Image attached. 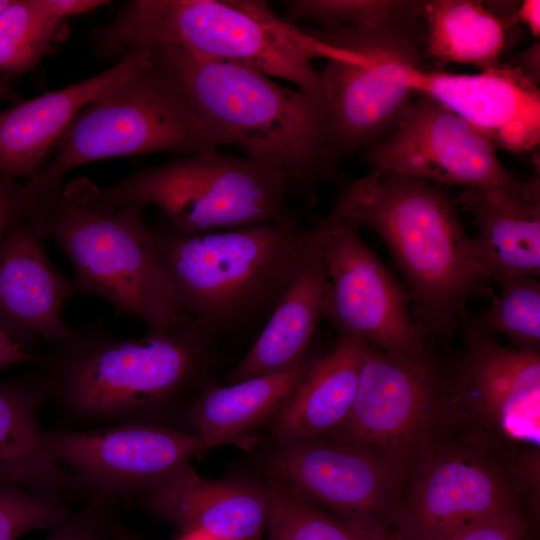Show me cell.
I'll use <instances>...</instances> for the list:
<instances>
[{
	"label": "cell",
	"mask_w": 540,
	"mask_h": 540,
	"mask_svg": "<svg viewBox=\"0 0 540 540\" xmlns=\"http://www.w3.org/2000/svg\"><path fill=\"white\" fill-rule=\"evenodd\" d=\"M500 293L480 315L478 325L490 335L503 334L521 350H535L540 342V283L535 276L496 281Z\"/></svg>",
	"instance_id": "obj_29"
},
{
	"label": "cell",
	"mask_w": 540,
	"mask_h": 540,
	"mask_svg": "<svg viewBox=\"0 0 540 540\" xmlns=\"http://www.w3.org/2000/svg\"><path fill=\"white\" fill-rule=\"evenodd\" d=\"M314 358L294 367L223 387H209L187 408L186 420L207 449L232 443L279 411Z\"/></svg>",
	"instance_id": "obj_25"
},
{
	"label": "cell",
	"mask_w": 540,
	"mask_h": 540,
	"mask_svg": "<svg viewBox=\"0 0 540 540\" xmlns=\"http://www.w3.org/2000/svg\"><path fill=\"white\" fill-rule=\"evenodd\" d=\"M131 502L179 527L228 540H262L269 501L265 485L245 479L210 480L190 462Z\"/></svg>",
	"instance_id": "obj_18"
},
{
	"label": "cell",
	"mask_w": 540,
	"mask_h": 540,
	"mask_svg": "<svg viewBox=\"0 0 540 540\" xmlns=\"http://www.w3.org/2000/svg\"><path fill=\"white\" fill-rule=\"evenodd\" d=\"M150 62L148 52H134L97 75L0 111V172L15 180L37 177L75 116Z\"/></svg>",
	"instance_id": "obj_19"
},
{
	"label": "cell",
	"mask_w": 540,
	"mask_h": 540,
	"mask_svg": "<svg viewBox=\"0 0 540 540\" xmlns=\"http://www.w3.org/2000/svg\"><path fill=\"white\" fill-rule=\"evenodd\" d=\"M49 9L59 17L65 19L70 15L90 12L109 3L104 0H45Z\"/></svg>",
	"instance_id": "obj_36"
},
{
	"label": "cell",
	"mask_w": 540,
	"mask_h": 540,
	"mask_svg": "<svg viewBox=\"0 0 540 540\" xmlns=\"http://www.w3.org/2000/svg\"><path fill=\"white\" fill-rule=\"evenodd\" d=\"M100 60L174 48L241 63L323 98L313 58L356 60L358 54L329 45L257 0H133L91 34Z\"/></svg>",
	"instance_id": "obj_4"
},
{
	"label": "cell",
	"mask_w": 540,
	"mask_h": 540,
	"mask_svg": "<svg viewBox=\"0 0 540 540\" xmlns=\"http://www.w3.org/2000/svg\"><path fill=\"white\" fill-rule=\"evenodd\" d=\"M225 144L151 60L85 106L53 145V158L24 184L32 199L61 187L68 172L90 162L155 152L180 157Z\"/></svg>",
	"instance_id": "obj_8"
},
{
	"label": "cell",
	"mask_w": 540,
	"mask_h": 540,
	"mask_svg": "<svg viewBox=\"0 0 540 540\" xmlns=\"http://www.w3.org/2000/svg\"><path fill=\"white\" fill-rule=\"evenodd\" d=\"M517 20L523 22L531 34L539 39L540 35V1L525 0L516 10Z\"/></svg>",
	"instance_id": "obj_37"
},
{
	"label": "cell",
	"mask_w": 540,
	"mask_h": 540,
	"mask_svg": "<svg viewBox=\"0 0 540 540\" xmlns=\"http://www.w3.org/2000/svg\"><path fill=\"white\" fill-rule=\"evenodd\" d=\"M144 209L89 207L61 186L35 197L26 219L70 259L77 294L96 295L117 315L140 319L148 335L165 336L190 316L161 264Z\"/></svg>",
	"instance_id": "obj_6"
},
{
	"label": "cell",
	"mask_w": 540,
	"mask_h": 540,
	"mask_svg": "<svg viewBox=\"0 0 540 540\" xmlns=\"http://www.w3.org/2000/svg\"><path fill=\"white\" fill-rule=\"evenodd\" d=\"M112 540H142L118 518L113 527Z\"/></svg>",
	"instance_id": "obj_40"
},
{
	"label": "cell",
	"mask_w": 540,
	"mask_h": 540,
	"mask_svg": "<svg viewBox=\"0 0 540 540\" xmlns=\"http://www.w3.org/2000/svg\"><path fill=\"white\" fill-rule=\"evenodd\" d=\"M329 284L324 317L339 332L398 356L420 355L426 339L410 295L364 242L359 227L330 212L318 222Z\"/></svg>",
	"instance_id": "obj_11"
},
{
	"label": "cell",
	"mask_w": 540,
	"mask_h": 540,
	"mask_svg": "<svg viewBox=\"0 0 540 540\" xmlns=\"http://www.w3.org/2000/svg\"><path fill=\"white\" fill-rule=\"evenodd\" d=\"M411 102L395 127L365 149L372 171L388 170L435 184L540 198L539 178L519 180L496 146L462 117L424 96Z\"/></svg>",
	"instance_id": "obj_10"
},
{
	"label": "cell",
	"mask_w": 540,
	"mask_h": 540,
	"mask_svg": "<svg viewBox=\"0 0 540 540\" xmlns=\"http://www.w3.org/2000/svg\"><path fill=\"white\" fill-rule=\"evenodd\" d=\"M161 264L187 315L215 334L264 326L322 248L319 223H261L194 235L153 228Z\"/></svg>",
	"instance_id": "obj_5"
},
{
	"label": "cell",
	"mask_w": 540,
	"mask_h": 540,
	"mask_svg": "<svg viewBox=\"0 0 540 540\" xmlns=\"http://www.w3.org/2000/svg\"><path fill=\"white\" fill-rule=\"evenodd\" d=\"M420 20L416 15L374 28L306 29L329 45L363 55L329 60L319 71L337 162L386 136L416 96L409 69L422 66Z\"/></svg>",
	"instance_id": "obj_9"
},
{
	"label": "cell",
	"mask_w": 540,
	"mask_h": 540,
	"mask_svg": "<svg viewBox=\"0 0 540 540\" xmlns=\"http://www.w3.org/2000/svg\"><path fill=\"white\" fill-rule=\"evenodd\" d=\"M218 337L191 316L165 336L137 339L113 337L97 319L48 344L34 368L47 402L76 423L160 426L164 413L209 388L203 385Z\"/></svg>",
	"instance_id": "obj_1"
},
{
	"label": "cell",
	"mask_w": 540,
	"mask_h": 540,
	"mask_svg": "<svg viewBox=\"0 0 540 540\" xmlns=\"http://www.w3.org/2000/svg\"><path fill=\"white\" fill-rule=\"evenodd\" d=\"M117 502L89 495L85 503L43 540H112Z\"/></svg>",
	"instance_id": "obj_32"
},
{
	"label": "cell",
	"mask_w": 540,
	"mask_h": 540,
	"mask_svg": "<svg viewBox=\"0 0 540 540\" xmlns=\"http://www.w3.org/2000/svg\"><path fill=\"white\" fill-rule=\"evenodd\" d=\"M367 345L358 336L339 332L332 350L314 360L274 416L280 444L319 438L341 426L355 399Z\"/></svg>",
	"instance_id": "obj_22"
},
{
	"label": "cell",
	"mask_w": 540,
	"mask_h": 540,
	"mask_svg": "<svg viewBox=\"0 0 540 540\" xmlns=\"http://www.w3.org/2000/svg\"><path fill=\"white\" fill-rule=\"evenodd\" d=\"M29 207L25 185L0 172V242L13 224L26 219Z\"/></svg>",
	"instance_id": "obj_34"
},
{
	"label": "cell",
	"mask_w": 540,
	"mask_h": 540,
	"mask_svg": "<svg viewBox=\"0 0 540 540\" xmlns=\"http://www.w3.org/2000/svg\"><path fill=\"white\" fill-rule=\"evenodd\" d=\"M21 101L22 97L12 86L11 79L0 74V102H13L17 104Z\"/></svg>",
	"instance_id": "obj_39"
},
{
	"label": "cell",
	"mask_w": 540,
	"mask_h": 540,
	"mask_svg": "<svg viewBox=\"0 0 540 540\" xmlns=\"http://www.w3.org/2000/svg\"><path fill=\"white\" fill-rule=\"evenodd\" d=\"M148 53L226 144L278 169L290 192L311 198L334 177L324 98L282 86L245 64L174 48Z\"/></svg>",
	"instance_id": "obj_3"
},
{
	"label": "cell",
	"mask_w": 540,
	"mask_h": 540,
	"mask_svg": "<svg viewBox=\"0 0 540 540\" xmlns=\"http://www.w3.org/2000/svg\"><path fill=\"white\" fill-rule=\"evenodd\" d=\"M10 2L11 0H0V12L4 10Z\"/></svg>",
	"instance_id": "obj_42"
},
{
	"label": "cell",
	"mask_w": 540,
	"mask_h": 540,
	"mask_svg": "<svg viewBox=\"0 0 540 540\" xmlns=\"http://www.w3.org/2000/svg\"><path fill=\"white\" fill-rule=\"evenodd\" d=\"M286 19L310 20L321 28H374L422 12L423 1L402 0H292L285 3Z\"/></svg>",
	"instance_id": "obj_30"
},
{
	"label": "cell",
	"mask_w": 540,
	"mask_h": 540,
	"mask_svg": "<svg viewBox=\"0 0 540 540\" xmlns=\"http://www.w3.org/2000/svg\"><path fill=\"white\" fill-rule=\"evenodd\" d=\"M265 540H403L373 517H333L294 488L270 479Z\"/></svg>",
	"instance_id": "obj_27"
},
{
	"label": "cell",
	"mask_w": 540,
	"mask_h": 540,
	"mask_svg": "<svg viewBox=\"0 0 540 540\" xmlns=\"http://www.w3.org/2000/svg\"><path fill=\"white\" fill-rule=\"evenodd\" d=\"M65 191L98 209L154 205L172 231L194 235L261 223H298L278 169L217 150L177 157L104 188L75 183Z\"/></svg>",
	"instance_id": "obj_7"
},
{
	"label": "cell",
	"mask_w": 540,
	"mask_h": 540,
	"mask_svg": "<svg viewBox=\"0 0 540 540\" xmlns=\"http://www.w3.org/2000/svg\"><path fill=\"white\" fill-rule=\"evenodd\" d=\"M272 478L342 517H373L384 510L397 473L372 452L340 440L283 443L271 455Z\"/></svg>",
	"instance_id": "obj_15"
},
{
	"label": "cell",
	"mask_w": 540,
	"mask_h": 540,
	"mask_svg": "<svg viewBox=\"0 0 540 540\" xmlns=\"http://www.w3.org/2000/svg\"><path fill=\"white\" fill-rule=\"evenodd\" d=\"M67 498L0 485V540H18L33 530H53L73 512Z\"/></svg>",
	"instance_id": "obj_31"
},
{
	"label": "cell",
	"mask_w": 540,
	"mask_h": 540,
	"mask_svg": "<svg viewBox=\"0 0 540 540\" xmlns=\"http://www.w3.org/2000/svg\"><path fill=\"white\" fill-rule=\"evenodd\" d=\"M464 355L456 392L488 413L512 439L538 443L540 434V358L535 350L497 343L465 310L459 318Z\"/></svg>",
	"instance_id": "obj_16"
},
{
	"label": "cell",
	"mask_w": 540,
	"mask_h": 540,
	"mask_svg": "<svg viewBox=\"0 0 540 540\" xmlns=\"http://www.w3.org/2000/svg\"><path fill=\"white\" fill-rule=\"evenodd\" d=\"M410 87L450 109L496 148L513 153L536 149L540 142V92L537 84L512 64L479 74L409 69Z\"/></svg>",
	"instance_id": "obj_14"
},
{
	"label": "cell",
	"mask_w": 540,
	"mask_h": 540,
	"mask_svg": "<svg viewBox=\"0 0 540 540\" xmlns=\"http://www.w3.org/2000/svg\"><path fill=\"white\" fill-rule=\"evenodd\" d=\"M329 284L321 250L303 267L265 322L241 362L225 377L228 384L286 371L306 355L324 317Z\"/></svg>",
	"instance_id": "obj_23"
},
{
	"label": "cell",
	"mask_w": 540,
	"mask_h": 540,
	"mask_svg": "<svg viewBox=\"0 0 540 540\" xmlns=\"http://www.w3.org/2000/svg\"><path fill=\"white\" fill-rule=\"evenodd\" d=\"M510 508L507 491L494 471L470 456L449 455L418 480L396 530L403 540H446Z\"/></svg>",
	"instance_id": "obj_20"
},
{
	"label": "cell",
	"mask_w": 540,
	"mask_h": 540,
	"mask_svg": "<svg viewBox=\"0 0 540 540\" xmlns=\"http://www.w3.org/2000/svg\"><path fill=\"white\" fill-rule=\"evenodd\" d=\"M331 212L370 228L384 242L425 339L449 337L467 304L491 292L477 244L466 233L454 200L437 184L372 171L341 182Z\"/></svg>",
	"instance_id": "obj_2"
},
{
	"label": "cell",
	"mask_w": 540,
	"mask_h": 540,
	"mask_svg": "<svg viewBox=\"0 0 540 540\" xmlns=\"http://www.w3.org/2000/svg\"><path fill=\"white\" fill-rule=\"evenodd\" d=\"M47 402L35 369L0 382V485L71 500L88 494L76 475L58 463L42 439L38 413Z\"/></svg>",
	"instance_id": "obj_21"
},
{
	"label": "cell",
	"mask_w": 540,
	"mask_h": 540,
	"mask_svg": "<svg viewBox=\"0 0 540 540\" xmlns=\"http://www.w3.org/2000/svg\"><path fill=\"white\" fill-rule=\"evenodd\" d=\"M39 356L40 352L28 350L0 329V370L20 364L34 367Z\"/></svg>",
	"instance_id": "obj_35"
},
{
	"label": "cell",
	"mask_w": 540,
	"mask_h": 540,
	"mask_svg": "<svg viewBox=\"0 0 540 540\" xmlns=\"http://www.w3.org/2000/svg\"><path fill=\"white\" fill-rule=\"evenodd\" d=\"M474 216V237L491 280L538 276L540 271V198L463 189L453 199Z\"/></svg>",
	"instance_id": "obj_24"
},
{
	"label": "cell",
	"mask_w": 540,
	"mask_h": 540,
	"mask_svg": "<svg viewBox=\"0 0 540 540\" xmlns=\"http://www.w3.org/2000/svg\"><path fill=\"white\" fill-rule=\"evenodd\" d=\"M527 524L513 508L456 532L446 540H525Z\"/></svg>",
	"instance_id": "obj_33"
},
{
	"label": "cell",
	"mask_w": 540,
	"mask_h": 540,
	"mask_svg": "<svg viewBox=\"0 0 540 540\" xmlns=\"http://www.w3.org/2000/svg\"><path fill=\"white\" fill-rule=\"evenodd\" d=\"M50 455L73 472L88 496L129 501L203 450L194 433L148 424L83 430L42 428Z\"/></svg>",
	"instance_id": "obj_13"
},
{
	"label": "cell",
	"mask_w": 540,
	"mask_h": 540,
	"mask_svg": "<svg viewBox=\"0 0 540 540\" xmlns=\"http://www.w3.org/2000/svg\"><path fill=\"white\" fill-rule=\"evenodd\" d=\"M177 540H228L201 531L182 532Z\"/></svg>",
	"instance_id": "obj_41"
},
{
	"label": "cell",
	"mask_w": 540,
	"mask_h": 540,
	"mask_svg": "<svg viewBox=\"0 0 540 540\" xmlns=\"http://www.w3.org/2000/svg\"><path fill=\"white\" fill-rule=\"evenodd\" d=\"M455 388L427 349L417 356L389 354L369 343L351 410L333 433L360 446L397 473L400 462L424 433L430 415Z\"/></svg>",
	"instance_id": "obj_12"
},
{
	"label": "cell",
	"mask_w": 540,
	"mask_h": 540,
	"mask_svg": "<svg viewBox=\"0 0 540 540\" xmlns=\"http://www.w3.org/2000/svg\"><path fill=\"white\" fill-rule=\"evenodd\" d=\"M42 239L22 219L0 242V329L31 351L40 340L51 344L70 331L62 309L77 295L74 280L51 263Z\"/></svg>",
	"instance_id": "obj_17"
},
{
	"label": "cell",
	"mask_w": 540,
	"mask_h": 540,
	"mask_svg": "<svg viewBox=\"0 0 540 540\" xmlns=\"http://www.w3.org/2000/svg\"><path fill=\"white\" fill-rule=\"evenodd\" d=\"M425 54L443 62L496 68L505 49V22L479 1H424Z\"/></svg>",
	"instance_id": "obj_26"
},
{
	"label": "cell",
	"mask_w": 540,
	"mask_h": 540,
	"mask_svg": "<svg viewBox=\"0 0 540 540\" xmlns=\"http://www.w3.org/2000/svg\"><path fill=\"white\" fill-rule=\"evenodd\" d=\"M63 20L45 0H11L0 12V74L11 79L32 71Z\"/></svg>",
	"instance_id": "obj_28"
},
{
	"label": "cell",
	"mask_w": 540,
	"mask_h": 540,
	"mask_svg": "<svg viewBox=\"0 0 540 540\" xmlns=\"http://www.w3.org/2000/svg\"><path fill=\"white\" fill-rule=\"evenodd\" d=\"M539 43H534L527 51L520 55V62L512 64L518 67L530 80L538 83L539 80Z\"/></svg>",
	"instance_id": "obj_38"
}]
</instances>
